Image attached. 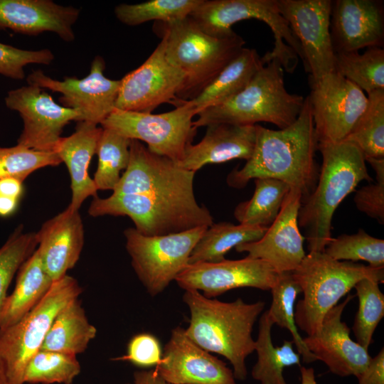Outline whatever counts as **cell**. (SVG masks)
Wrapping results in <instances>:
<instances>
[{"label":"cell","mask_w":384,"mask_h":384,"mask_svg":"<svg viewBox=\"0 0 384 384\" xmlns=\"http://www.w3.org/2000/svg\"><path fill=\"white\" fill-rule=\"evenodd\" d=\"M318 140L309 97L289 127L270 129L257 124L253 152L245 166L227 177L233 188L245 187L251 179L272 178L298 190L302 203L314 189L319 174L316 161Z\"/></svg>","instance_id":"1"},{"label":"cell","mask_w":384,"mask_h":384,"mask_svg":"<svg viewBox=\"0 0 384 384\" xmlns=\"http://www.w3.org/2000/svg\"><path fill=\"white\" fill-rule=\"evenodd\" d=\"M183 301L190 311L187 336L208 352L227 358L233 366L234 377H247L245 359L255 351L253 326L265 307L258 301L247 304L238 298L224 302L208 298L197 290H185Z\"/></svg>","instance_id":"2"},{"label":"cell","mask_w":384,"mask_h":384,"mask_svg":"<svg viewBox=\"0 0 384 384\" xmlns=\"http://www.w3.org/2000/svg\"><path fill=\"white\" fill-rule=\"evenodd\" d=\"M322 164L316 185L302 203L298 225L304 230L309 252H324L331 240L334 211L362 181H373L359 149L351 142H318Z\"/></svg>","instance_id":"3"},{"label":"cell","mask_w":384,"mask_h":384,"mask_svg":"<svg viewBox=\"0 0 384 384\" xmlns=\"http://www.w3.org/2000/svg\"><path fill=\"white\" fill-rule=\"evenodd\" d=\"M304 101L302 96L287 92L284 69L273 59L262 66L240 92L198 113L193 124L198 129L215 123L255 125L265 122L284 129L297 119Z\"/></svg>","instance_id":"4"},{"label":"cell","mask_w":384,"mask_h":384,"mask_svg":"<svg viewBox=\"0 0 384 384\" xmlns=\"http://www.w3.org/2000/svg\"><path fill=\"white\" fill-rule=\"evenodd\" d=\"M292 274L303 293L295 306V322L307 336L319 331L325 314L360 280L384 281V267L339 261L324 252H309Z\"/></svg>","instance_id":"5"},{"label":"cell","mask_w":384,"mask_h":384,"mask_svg":"<svg viewBox=\"0 0 384 384\" xmlns=\"http://www.w3.org/2000/svg\"><path fill=\"white\" fill-rule=\"evenodd\" d=\"M163 24L166 59L185 76L177 100L188 101L196 97L245 44L235 32L223 37L208 35L189 16Z\"/></svg>","instance_id":"6"},{"label":"cell","mask_w":384,"mask_h":384,"mask_svg":"<svg viewBox=\"0 0 384 384\" xmlns=\"http://www.w3.org/2000/svg\"><path fill=\"white\" fill-rule=\"evenodd\" d=\"M189 16L204 33L215 37L233 34L232 26L242 20L263 21L272 30L274 46L261 58L262 63L276 59L292 73L299 58L304 63L301 46L280 14L277 0H202Z\"/></svg>","instance_id":"7"},{"label":"cell","mask_w":384,"mask_h":384,"mask_svg":"<svg viewBox=\"0 0 384 384\" xmlns=\"http://www.w3.org/2000/svg\"><path fill=\"white\" fill-rule=\"evenodd\" d=\"M88 213L92 217L125 215L135 229L146 236L177 233L199 226H210L213 217L196 200H183L144 194H114L93 198Z\"/></svg>","instance_id":"8"},{"label":"cell","mask_w":384,"mask_h":384,"mask_svg":"<svg viewBox=\"0 0 384 384\" xmlns=\"http://www.w3.org/2000/svg\"><path fill=\"white\" fill-rule=\"evenodd\" d=\"M82 291L78 280L66 274L54 281L43 299L19 321L0 329V358L11 384H24L26 367L41 350L55 318Z\"/></svg>","instance_id":"9"},{"label":"cell","mask_w":384,"mask_h":384,"mask_svg":"<svg viewBox=\"0 0 384 384\" xmlns=\"http://www.w3.org/2000/svg\"><path fill=\"white\" fill-rule=\"evenodd\" d=\"M173 104L174 110L161 114L114 109L100 124L129 139L144 142L150 151L178 163L196 134L192 119L197 114L186 101Z\"/></svg>","instance_id":"10"},{"label":"cell","mask_w":384,"mask_h":384,"mask_svg":"<svg viewBox=\"0 0 384 384\" xmlns=\"http://www.w3.org/2000/svg\"><path fill=\"white\" fill-rule=\"evenodd\" d=\"M207 228L160 236H146L133 228L124 231L132 266L151 297L161 293L188 265L192 250Z\"/></svg>","instance_id":"11"},{"label":"cell","mask_w":384,"mask_h":384,"mask_svg":"<svg viewBox=\"0 0 384 384\" xmlns=\"http://www.w3.org/2000/svg\"><path fill=\"white\" fill-rule=\"evenodd\" d=\"M311 87L308 97L318 142L344 141L365 111L367 95L336 71Z\"/></svg>","instance_id":"12"},{"label":"cell","mask_w":384,"mask_h":384,"mask_svg":"<svg viewBox=\"0 0 384 384\" xmlns=\"http://www.w3.org/2000/svg\"><path fill=\"white\" fill-rule=\"evenodd\" d=\"M194 176L195 172L150 151L140 141L130 139L128 166L112 193L196 200Z\"/></svg>","instance_id":"13"},{"label":"cell","mask_w":384,"mask_h":384,"mask_svg":"<svg viewBox=\"0 0 384 384\" xmlns=\"http://www.w3.org/2000/svg\"><path fill=\"white\" fill-rule=\"evenodd\" d=\"M279 11L298 40L304 67L313 84L335 71L330 36L331 0H277Z\"/></svg>","instance_id":"14"},{"label":"cell","mask_w":384,"mask_h":384,"mask_svg":"<svg viewBox=\"0 0 384 384\" xmlns=\"http://www.w3.org/2000/svg\"><path fill=\"white\" fill-rule=\"evenodd\" d=\"M105 68L104 59L97 55L92 62L90 73L82 79L66 76L63 80H58L37 70L29 74L26 80L28 85L60 93L59 101L62 105L78 112L80 122L97 125L115 109L120 87V80L105 76Z\"/></svg>","instance_id":"15"},{"label":"cell","mask_w":384,"mask_h":384,"mask_svg":"<svg viewBox=\"0 0 384 384\" xmlns=\"http://www.w3.org/2000/svg\"><path fill=\"white\" fill-rule=\"evenodd\" d=\"M5 103L23 119L17 144L36 151L55 152L64 127L80 119L78 112L56 103L48 93L33 85L10 90Z\"/></svg>","instance_id":"16"},{"label":"cell","mask_w":384,"mask_h":384,"mask_svg":"<svg viewBox=\"0 0 384 384\" xmlns=\"http://www.w3.org/2000/svg\"><path fill=\"white\" fill-rule=\"evenodd\" d=\"M166 40L161 38L150 56L120 80L115 109L151 112L165 102L173 104L184 81V74L166 59Z\"/></svg>","instance_id":"17"},{"label":"cell","mask_w":384,"mask_h":384,"mask_svg":"<svg viewBox=\"0 0 384 384\" xmlns=\"http://www.w3.org/2000/svg\"><path fill=\"white\" fill-rule=\"evenodd\" d=\"M279 273L266 261L246 257L218 262L188 265L176 277L184 290L202 291L208 298H215L240 287L271 290Z\"/></svg>","instance_id":"18"},{"label":"cell","mask_w":384,"mask_h":384,"mask_svg":"<svg viewBox=\"0 0 384 384\" xmlns=\"http://www.w3.org/2000/svg\"><path fill=\"white\" fill-rule=\"evenodd\" d=\"M154 371L172 384H236L233 370L193 342L181 326L171 331Z\"/></svg>","instance_id":"19"},{"label":"cell","mask_w":384,"mask_h":384,"mask_svg":"<svg viewBox=\"0 0 384 384\" xmlns=\"http://www.w3.org/2000/svg\"><path fill=\"white\" fill-rule=\"evenodd\" d=\"M302 200L298 190L289 188L277 217L264 235L257 241L237 245L236 251L266 261L279 274L294 271L306 255L304 238L298 225Z\"/></svg>","instance_id":"20"},{"label":"cell","mask_w":384,"mask_h":384,"mask_svg":"<svg viewBox=\"0 0 384 384\" xmlns=\"http://www.w3.org/2000/svg\"><path fill=\"white\" fill-rule=\"evenodd\" d=\"M330 36L335 54L383 48V1H332Z\"/></svg>","instance_id":"21"},{"label":"cell","mask_w":384,"mask_h":384,"mask_svg":"<svg viewBox=\"0 0 384 384\" xmlns=\"http://www.w3.org/2000/svg\"><path fill=\"white\" fill-rule=\"evenodd\" d=\"M353 298L348 295L324 316L319 331L307 336L304 341L317 360L323 361L329 370L338 376L356 378L368 367L371 357L350 337L351 329L341 320L344 308Z\"/></svg>","instance_id":"22"},{"label":"cell","mask_w":384,"mask_h":384,"mask_svg":"<svg viewBox=\"0 0 384 384\" xmlns=\"http://www.w3.org/2000/svg\"><path fill=\"white\" fill-rule=\"evenodd\" d=\"M36 233V250L54 282L78 262L84 245V225L78 210L68 206L46 221Z\"/></svg>","instance_id":"23"},{"label":"cell","mask_w":384,"mask_h":384,"mask_svg":"<svg viewBox=\"0 0 384 384\" xmlns=\"http://www.w3.org/2000/svg\"><path fill=\"white\" fill-rule=\"evenodd\" d=\"M79 15V9L51 0H0V29L29 36L53 32L71 42Z\"/></svg>","instance_id":"24"},{"label":"cell","mask_w":384,"mask_h":384,"mask_svg":"<svg viewBox=\"0 0 384 384\" xmlns=\"http://www.w3.org/2000/svg\"><path fill=\"white\" fill-rule=\"evenodd\" d=\"M256 134L257 124H210L207 126L201 141L188 146L183 159L177 164L196 173L206 164H220L235 159L247 161L253 152Z\"/></svg>","instance_id":"25"},{"label":"cell","mask_w":384,"mask_h":384,"mask_svg":"<svg viewBox=\"0 0 384 384\" xmlns=\"http://www.w3.org/2000/svg\"><path fill=\"white\" fill-rule=\"evenodd\" d=\"M102 131L97 125L79 122L75 132L61 137L55 152L64 162L70 177L71 201L69 207L79 210L89 196H97V189L89 175V166L96 154L97 144Z\"/></svg>","instance_id":"26"},{"label":"cell","mask_w":384,"mask_h":384,"mask_svg":"<svg viewBox=\"0 0 384 384\" xmlns=\"http://www.w3.org/2000/svg\"><path fill=\"white\" fill-rule=\"evenodd\" d=\"M53 282L36 250L19 268L14 289L4 300L0 311V329L25 316L46 294Z\"/></svg>","instance_id":"27"},{"label":"cell","mask_w":384,"mask_h":384,"mask_svg":"<svg viewBox=\"0 0 384 384\" xmlns=\"http://www.w3.org/2000/svg\"><path fill=\"white\" fill-rule=\"evenodd\" d=\"M263 65L255 49L243 48L196 97L186 102L196 114L220 105L243 90Z\"/></svg>","instance_id":"28"},{"label":"cell","mask_w":384,"mask_h":384,"mask_svg":"<svg viewBox=\"0 0 384 384\" xmlns=\"http://www.w3.org/2000/svg\"><path fill=\"white\" fill-rule=\"evenodd\" d=\"M96 334V327L89 321L78 298L58 314L41 350L78 356L85 351Z\"/></svg>","instance_id":"29"},{"label":"cell","mask_w":384,"mask_h":384,"mask_svg":"<svg viewBox=\"0 0 384 384\" xmlns=\"http://www.w3.org/2000/svg\"><path fill=\"white\" fill-rule=\"evenodd\" d=\"M274 322L267 311L260 319L259 332L255 351L257 361L252 370V378L260 384H287L283 376L284 368L300 365V356L293 349V341L284 340L280 346H274L271 330Z\"/></svg>","instance_id":"30"},{"label":"cell","mask_w":384,"mask_h":384,"mask_svg":"<svg viewBox=\"0 0 384 384\" xmlns=\"http://www.w3.org/2000/svg\"><path fill=\"white\" fill-rule=\"evenodd\" d=\"M267 227L234 225L223 222L208 227L197 242L188 260V265L196 262H218L237 245L260 240Z\"/></svg>","instance_id":"31"},{"label":"cell","mask_w":384,"mask_h":384,"mask_svg":"<svg viewBox=\"0 0 384 384\" xmlns=\"http://www.w3.org/2000/svg\"><path fill=\"white\" fill-rule=\"evenodd\" d=\"M254 180L252 198L236 206L234 216L240 224L268 228L277 217L290 188L276 179Z\"/></svg>","instance_id":"32"},{"label":"cell","mask_w":384,"mask_h":384,"mask_svg":"<svg viewBox=\"0 0 384 384\" xmlns=\"http://www.w3.org/2000/svg\"><path fill=\"white\" fill-rule=\"evenodd\" d=\"M367 97L365 111L344 141L357 146L365 160L384 158V89Z\"/></svg>","instance_id":"33"},{"label":"cell","mask_w":384,"mask_h":384,"mask_svg":"<svg viewBox=\"0 0 384 384\" xmlns=\"http://www.w3.org/2000/svg\"><path fill=\"white\" fill-rule=\"evenodd\" d=\"M335 71L367 95L384 89V49L369 47L358 52L335 54Z\"/></svg>","instance_id":"34"},{"label":"cell","mask_w":384,"mask_h":384,"mask_svg":"<svg viewBox=\"0 0 384 384\" xmlns=\"http://www.w3.org/2000/svg\"><path fill=\"white\" fill-rule=\"evenodd\" d=\"M271 292L272 300L267 311L274 324L284 328L291 333L292 341L304 362L309 363L317 361L316 356L308 349L297 330L294 316L295 303L302 291L292 272L279 273Z\"/></svg>","instance_id":"35"},{"label":"cell","mask_w":384,"mask_h":384,"mask_svg":"<svg viewBox=\"0 0 384 384\" xmlns=\"http://www.w3.org/2000/svg\"><path fill=\"white\" fill-rule=\"evenodd\" d=\"M129 144V139L102 128L96 150L98 164L92 178L97 191L114 190L121 177V171L128 166Z\"/></svg>","instance_id":"36"},{"label":"cell","mask_w":384,"mask_h":384,"mask_svg":"<svg viewBox=\"0 0 384 384\" xmlns=\"http://www.w3.org/2000/svg\"><path fill=\"white\" fill-rule=\"evenodd\" d=\"M202 0H150L142 3L121 4L114 9L117 18L134 26L157 21L171 23L188 16Z\"/></svg>","instance_id":"37"},{"label":"cell","mask_w":384,"mask_h":384,"mask_svg":"<svg viewBox=\"0 0 384 384\" xmlns=\"http://www.w3.org/2000/svg\"><path fill=\"white\" fill-rule=\"evenodd\" d=\"M81 366L77 356L46 350L38 351L28 361L24 383L72 384Z\"/></svg>","instance_id":"38"},{"label":"cell","mask_w":384,"mask_h":384,"mask_svg":"<svg viewBox=\"0 0 384 384\" xmlns=\"http://www.w3.org/2000/svg\"><path fill=\"white\" fill-rule=\"evenodd\" d=\"M378 284L376 280L364 278L354 286L358 309L352 329L356 342L368 351L373 333L384 316V295Z\"/></svg>","instance_id":"39"},{"label":"cell","mask_w":384,"mask_h":384,"mask_svg":"<svg viewBox=\"0 0 384 384\" xmlns=\"http://www.w3.org/2000/svg\"><path fill=\"white\" fill-rule=\"evenodd\" d=\"M336 260L366 261L371 267H384V240L359 229L355 234L331 238L324 251Z\"/></svg>","instance_id":"40"},{"label":"cell","mask_w":384,"mask_h":384,"mask_svg":"<svg viewBox=\"0 0 384 384\" xmlns=\"http://www.w3.org/2000/svg\"><path fill=\"white\" fill-rule=\"evenodd\" d=\"M38 247L36 233H23L18 225L0 248V311L16 273Z\"/></svg>","instance_id":"41"},{"label":"cell","mask_w":384,"mask_h":384,"mask_svg":"<svg viewBox=\"0 0 384 384\" xmlns=\"http://www.w3.org/2000/svg\"><path fill=\"white\" fill-rule=\"evenodd\" d=\"M61 163L55 152L36 151L18 144L0 147V180L15 178L23 182L35 171Z\"/></svg>","instance_id":"42"},{"label":"cell","mask_w":384,"mask_h":384,"mask_svg":"<svg viewBox=\"0 0 384 384\" xmlns=\"http://www.w3.org/2000/svg\"><path fill=\"white\" fill-rule=\"evenodd\" d=\"M375 172V181L356 191L354 203L358 210L384 223V158L368 159Z\"/></svg>","instance_id":"43"},{"label":"cell","mask_w":384,"mask_h":384,"mask_svg":"<svg viewBox=\"0 0 384 384\" xmlns=\"http://www.w3.org/2000/svg\"><path fill=\"white\" fill-rule=\"evenodd\" d=\"M54 58L52 51L48 48L29 50L0 43V74L22 80L25 78V66L31 63L49 65Z\"/></svg>","instance_id":"44"},{"label":"cell","mask_w":384,"mask_h":384,"mask_svg":"<svg viewBox=\"0 0 384 384\" xmlns=\"http://www.w3.org/2000/svg\"><path fill=\"white\" fill-rule=\"evenodd\" d=\"M161 357V348L156 337L149 333H140L131 338L126 353L113 360L128 361L139 367H149L158 365Z\"/></svg>","instance_id":"45"},{"label":"cell","mask_w":384,"mask_h":384,"mask_svg":"<svg viewBox=\"0 0 384 384\" xmlns=\"http://www.w3.org/2000/svg\"><path fill=\"white\" fill-rule=\"evenodd\" d=\"M358 384H384V348L370 361L366 370L357 377Z\"/></svg>","instance_id":"46"},{"label":"cell","mask_w":384,"mask_h":384,"mask_svg":"<svg viewBox=\"0 0 384 384\" xmlns=\"http://www.w3.org/2000/svg\"><path fill=\"white\" fill-rule=\"evenodd\" d=\"M23 182L15 178L0 180V195L19 200L23 194Z\"/></svg>","instance_id":"47"},{"label":"cell","mask_w":384,"mask_h":384,"mask_svg":"<svg viewBox=\"0 0 384 384\" xmlns=\"http://www.w3.org/2000/svg\"><path fill=\"white\" fill-rule=\"evenodd\" d=\"M133 378L134 384H172L160 378L154 370H137Z\"/></svg>","instance_id":"48"},{"label":"cell","mask_w":384,"mask_h":384,"mask_svg":"<svg viewBox=\"0 0 384 384\" xmlns=\"http://www.w3.org/2000/svg\"><path fill=\"white\" fill-rule=\"evenodd\" d=\"M19 200L0 195V216L8 217L17 209Z\"/></svg>","instance_id":"49"},{"label":"cell","mask_w":384,"mask_h":384,"mask_svg":"<svg viewBox=\"0 0 384 384\" xmlns=\"http://www.w3.org/2000/svg\"><path fill=\"white\" fill-rule=\"evenodd\" d=\"M301 384H316L314 370L312 368H300Z\"/></svg>","instance_id":"50"},{"label":"cell","mask_w":384,"mask_h":384,"mask_svg":"<svg viewBox=\"0 0 384 384\" xmlns=\"http://www.w3.org/2000/svg\"><path fill=\"white\" fill-rule=\"evenodd\" d=\"M0 384H11L3 360L0 358Z\"/></svg>","instance_id":"51"},{"label":"cell","mask_w":384,"mask_h":384,"mask_svg":"<svg viewBox=\"0 0 384 384\" xmlns=\"http://www.w3.org/2000/svg\"><path fill=\"white\" fill-rule=\"evenodd\" d=\"M126 384H131V383H126Z\"/></svg>","instance_id":"52"}]
</instances>
